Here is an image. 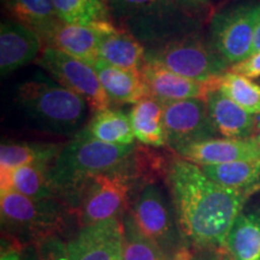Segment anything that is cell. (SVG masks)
<instances>
[{
	"mask_svg": "<svg viewBox=\"0 0 260 260\" xmlns=\"http://www.w3.org/2000/svg\"><path fill=\"white\" fill-rule=\"evenodd\" d=\"M37 260H70L68 245L53 239V235L44 237L37 248Z\"/></svg>",
	"mask_w": 260,
	"mask_h": 260,
	"instance_id": "obj_30",
	"label": "cell"
},
{
	"mask_svg": "<svg viewBox=\"0 0 260 260\" xmlns=\"http://www.w3.org/2000/svg\"><path fill=\"white\" fill-rule=\"evenodd\" d=\"M207 107L217 133L229 139L253 138L256 117L247 112L222 90H213L207 98Z\"/></svg>",
	"mask_w": 260,
	"mask_h": 260,
	"instance_id": "obj_17",
	"label": "cell"
},
{
	"mask_svg": "<svg viewBox=\"0 0 260 260\" xmlns=\"http://www.w3.org/2000/svg\"><path fill=\"white\" fill-rule=\"evenodd\" d=\"M167 182L182 234L200 249L225 246L252 191L220 186L181 157L170 161Z\"/></svg>",
	"mask_w": 260,
	"mask_h": 260,
	"instance_id": "obj_1",
	"label": "cell"
},
{
	"mask_svg": "<svg viewBox=\"0 0 260 260\" xmlns=\"http://www.w3.org/2000/svg\"><path fill=\"white\" fill-rule=\"evenodd\" d=\"M123 220L111 218L82 226L68 245L70 260H123Z\"/></svg>",
	"mask_w": 260,
	"mask_h": 260,
	"instance_id": "obj_13",
	"label": "cell"
},
{
	"mask_svg": "<svg viewBox=\"0 0 260 260\" xmlns=\"http://www.w3.org/2000/svg\"><path fill=\"white\" fill-rule=\"evenodd\" d=\"M135 184L138 182L130 157L121 167L96 175L87 181L69 210L76 213L82 226L118 218L119 214L128 207L129 195Z\"/></svg>",
	"mask_w": 260,
	"mask_h": 260,
	"instance_id": "obj_5",
	"label": "cell"
},
{
	"mask_svg": "<svg viewBox=\"0 0 260 260\" xmlns=\"http://www.w3.org/2000/svg\"><path fill=\"white\" fill-rule=\"evenodd\" d=\"M3 8L12 21L42 34L60 21L52 0H2Z\"/></svg>",
	"mask_w": 260,
	"mask_h": 260,
	"instance_id": "obj_26",
	"label": "cell"
},
{
	"mask_svg": "<svg viewBox=\"0 0 260 260\" xmlns=\"http://www.w3.org/2000/svg\"><path fill=\"white\" fill-rule=\"evenodd\" d=\"M229 71L240 74L248 79H258L260 77V52L240 61V63L232 65L229 68Z\"/></svg>",
	"mask_w": 260,
	"mask_h": 260,
	"instance_id": "obj_31",
	"label": "cell"
},
{
	"mask_svg": "<svg viewBox=\"0 0 260 260\" xmlns=\"http://www.w3.org/2000/svg\"><path fill=\"white\" fill-rule=\"evenodd\" d=\"M105 2H106V3H107V2H109V0H105Z\"/></svg>",
	"mask_w": 260,
	"mask_h": 260,
	"instance_id": "obj_37",
	"label": "cell"
},
{
	"mask_svg": "<svg viewBox=\"0 0 260 260\" xmlns=\"http://www.w3.org/2000/svg\"><path fill=\"white\" fill-rule=\"evenodd\" d=\"M99 59L121 69L141 71L147 60V48L129 31L113 25L100 39Z\"/></svg>",
	"mask_w": 260,
	"mask_h": 260,
	"instance_id": "obj_18",
	"label": "cell"
},
{
	"mask_svg": "<svg viewBox=\"0 0 260 260\" xmlns=\"http://www.w3.org/2000/svg\"><path fill=\"white\" fill-rule=\"evenodd\" d=\"M167 145L177 153L187 146L216 138L217 133L205 100L188 99L164 104Z\"/></svg>",
	"mask_w": 260,
	"mask_h": 260,
	"instance_id": "obj_11",
	"label": "cell"
},
{
	"mask_svg": "<svg viewBox=\"0 0 260 260\" xmlns=\"http://www.w3.org/2000/svg\"><path fill=\"white\" fill-rule=\"evenodd\" d=\"M177 154L199 167L225 164L247 159H260V144L254 138H213L183 147Z\"/></svg>",
	"mask_w": 260,
	"mask_h": 260,
	"instance_id": "obj_16",
	"label": "cell"
},
{
	"mask_svg": "<svg viewBox=\"0 0 260 260\" xmlns=\"http://www.w3.org/2000/svg\"><path fill=\"white\" fill-rule=\"evenodd\" d=\"M107 5L119 28L134 35L147 48L200 29V19L176 0H109Z\"/></svg>",
	"mask_w": 260,
	"mask_h": 260,
	"instance_id": "obj_4",
	"label": "cell"
},
{
	"mask_svg": "<svg viewBox=\"0 0 260 260\" xmlns=\"http://www.w3.org/2000/svg\"><path fill=\"white\" fill-rule=\"evenodd\" d=\"M37 63L58 83L82 96L93 113L110 109L111 100L92 64L47 46L44 47Z\"/></svg>",
	"mask_w": 260,
	"mask_h": 260,
	"instance_id": "obj_8",
	"label": "cell"
},
{
	"mask_svg": "<svg viewBox=\"0 0 260 260\" xmlns=\"http://www.w3.org/2000/svg\"><path fill=\"white\" fill-rule=\"evenodd\" d=\"M0 260H21L19 259V251L15 248L8 249L6 252L2 253V258H0Z\"/></svg>",
	"mask_w": 260,
	"mask_h": 260,
	"instance_id": "obj_34",
	"label": "cell"
},
{
	"mask_svg": "<svg viewBox=\"0 0 260 260\" xmlns=\"http://www.w3.org/2000/svg\"><path fill=\"white\" fill-rule=\"evenodd\" d=\"M129 117L135 139L142 145L155 148L167 145L164 104L154 98H145L133 105Z\"/></svg>",
	"mask_w": 260,
	"mask_h": 260,
	"instance_id": "obj_22",
	"label": "cell"
},
{
	"mask_svg": "<svg viewBox=\"0 0 260 260\" xmlns=\"http://www.w3.org/2000/svg\"><path fill=\"white\" fill-rule=\"evenodd\" d=\"M45 44L38 31L6 19L0 25V73L8 76L40 57Z\"/></svg>",
	"mask_w": 260,
	"mask_h": 260,
	"instance_id": "obj_15",
	"label": "cell"
},
{
	"mask_svg": "<svg viewBox=\"0 0 260 260\" xmlns=\"http://www.w3.org/2000/svg\"><path fill=\"white\" fill-rule=\"evenodd\" d=\"M260 2H245L217 12L210 22V42L232 67L252 54Z\"/></svg>",
	"mask_w": 260,
	"mask_h": 260,
	"instance_id": "obj_7",
	"label": "cell"
},
{
	"mask_svg": "<svg viewBox=\"0 0 260 260\" xmlns=\"http://www.w3.org/2000/svg\"><path fill=\"white\" fill-rule=\"evenodd\" d=\"M193 260H234L233 255L228 251L226 246L201 248L200 253Z\"/></svg>",
	"mask_w": 260,
	"mask_h": 260,
	"instance_id": "obj_33",
	"label": "cell"
},
{
	"mask_svg": "<svg viewBox=\"0 0 260 260\" xmlns=\"http://www.w3.org/2000/svg\"><path fill=\"white\" fill-rule=\"evenodd\" d=\"M112 22L96 25L68 24L59 21L57 24L42 32L45 46L79 58L94 65L99 59V42L103 34L113 27Z\"/></svg>",
	"mask_w": 260,
	"mask_h": 260,
	"instance_id": "obj_14",
	"label": "cell"
},
{
	"mask_svg": "<svg viewBox=\"0 0 260 260\" xmlns=\"http://www.w3.org/2000/svg\"><path fill=\"white\" fill-rule=\"evenodd\" d=\"M253 138H254L260 144V115L256 116V124H255V130H254V134H253Z\"/></svg>",
	"mask_w": 260,
	"mask_h": 260,
	"instance_id": "obj_36",
	"label": "cell"
},
{
	"mask_svg": "<svg viewBox=\"0 0 260 260\" xmlns=\"http://www.w3.org/2000/svg\"><path fill=\"white\" fill-rule=\"evenodd\" d=\"M124 248L123 260H171L157 243L146 237L133 222L129 213L123 218Z\"/></svg>",
	"mask_w": 260,
	"mask_h": 260,
	"instance_id": "obj_29",
	"label": "cell"
},
{
	"mask_svg": "<svg viewBox=\"0 0 260 260\" xmlns=\"http://www.w3.org/2000/svg\"><path fill=\"white\" fill-rule=\"evenodd\" d=\"M15 102L35 126L60 135L77 134L89 110L82 96L45 75L19 84Z\"/></svg>",
	"mask_w": 260,
	"mask_h": 260,
	"instance_id": "obj_2",
	"label": "cell"
},
{
	"mask_svg": "<svg viewBox=\"0 0 260 260\" xmlns=\"http://www.w3.org/2000/svg\"><path fill=\"white\" fill-rule=\"evenodd\" d=\"M0 211L6 226L29 230L40 237L52 236L64 220L63 203L58 199L34 200L14 190L0 193Z\"/></svg>",
	"mask_w": 260,
	"mask_h": 260,
	"instance_id": "obj_10",
	"label": "cell"
},
{
	"mask_svg": "<svg viewBox=\"0 0 260 260\" xmlns=\"http://www.w3.org/2000/svg\"><path fill=\"white\" fill-rule=\"evenodd\" d=\"M207 177L220 186L254 193L260 189V159L200 167Z\"/></svg>",
	"mask_w": 260,
	"mask_h": 260,
	"instance_id": "obj_24",
	"label": "cell"
},
{
	"mask_svg": "<svg viewBox=\"0 0 260 260\" xmlns=\"http://www.w3.org/2000/svg\"><path fill=\"white\" fill-rule=\"evenodd\" d=\"M60 21L68 24L96 25L112 22L105 0H52Z\"/></svg>",
	"mask_w": 260,
	"mask_h": 260,
	"instance_id": "obj_27",
	"label": "cell"
},
{
	"mask_svg": "<svg viewBox=\"0 0 260 260\" xmlns=\"http://www.w3.org/2000/svg\"><path fill=\"white\" fill-rule=\"evenodd\" d=\"M136 145H110L75 136L64 145L50 167V176L57 197L71 206L83 184L103 172L125 164Z\"/></svg>",
	"mask_w": 260,
	"mask_h": 260,
	"instance_id": "obj_3",
	"label": "cell"
},
{
	"mask_svg": "<svg viewBox=\"0 0 260 260\" xmlns=\"http://www.w3.org/2000/svg\"><path fill=\"white\" fill-rule=\"evenodd\" d=\"M63 146L51 142H3L0 146V172L24 165H51Z\"/></svg>",
	"mask_w": 260,
	"mask_h": 260,
	"instance_id": "obj_23",
	"label": "cell"
},
{
	"mask_svg": "<svg viewBox=\"0 0 260 260\" xmlns=\"http://www.w3.org/2000/svg\"><path fill=\"white\" fill-rule=\"evenodd\" d=\"M234 260H260V213H241L226 237Z\"/></svg>",
	"mask_w": 260,
	"mask_h": 260,
	"instance_id": "obj_25",
	"label": "cell"
},
{
	"mask_svg": "<svg viewBox=\"0 0 260 260\" xmlns=\"http://www.w3.org/2000/svg\"><path fill=\"white\" fill-rule=\"evenodd\" d=\"M75 136L96 140L110 145L128 146L135 144V134L129 115L112 109L94 113L88 124L84 125Z\"/></svg>",
	"mask_w": 260,
	"mask_h": 260,
	"instance_id": "obj_21",
	"label": "cell"
},
{
	"mask_svg": "<svg viewBox=\"0 0 260 260\" xmlns=\"http://www.w3.org/2000/svg\"><path fill=\"white\" fill-rule=\"evenodd\" d=\"M260 52V19L258 22V25H256V29H255V35H254V44H253V50H252V54L258 53ZM249 56V57H251Z\"/></svg>",
	"mask_w": 260,
	"mask_h": 260,
	"instance_id": "obj_35",
	"label": "cell"
},
{
	"mask_svg": "<svg viewBox=\"0 0 260 260\" xmlns=\"http://www.w3.org/2000/svg\"><path fill=\"white\" fill-rule=\"evenodd\" d=\"M176 2L189 14L199 19L209 14L213 4V0H176Z\"/></svg>",
	"mask_w": 260,
	"mask_h": 260,
	"instance_id": "obj_32",
	"label": "cell"
},
{
	"mask_svg": "<svg viewBox=\"0 0 260 260\" xmlns=\"http://www.w3.org/2000/svg\"><path fill=\"white\" fill-rule=\"evenodd\" d=\"M147 60L201 82L222 79L230 68L211 42L198 32L147 48Z\"/></svg>",
	"mask_w": 260,
	"mask_h": 260,
	"instance_id": "obj_6",
	"label": "cell"
},
{
	"mask_svg": "<svg viewBox=\"0 0 260 260\" xmlns=\"http://www.w3.org/2000/svg\"><path fill=\"white\" fill-rule=\"evenodd\" d=\"M128 213L146 237L157 243L168 255L175 253L180 258L176 249L178 234L172 211L157 184L141 187Z\"/></svg>",
	"mask_w": 260,
	"mask_h": 260,
	"instance_id": "obj_9",
	"label": "cell"
},
{
	"mask_svg": "<svg viewBox=\"0 0 260 260\" xmlns=\"http://www.w3.org/2000/svg\"><path fill=\"white\" fill-rule=\"evenodd\" d=\"M93 67L111 103L135 105L148 98L141 71L121 69L100 59H98Z\"/></svg>",
	"mask_w": 260,
	"mask_h": 260,
	"instance_id": "obj_19",
	"label": "cell"
},
{
	"mask_svg": "<svg viewBox=\"0 0 260 260\" xmlns=\"http://www.w3.org/2000/svg\"><path fill=\"white\" fill-rule=\"evenodd\" d=\"M141 76L147 88L148 96L154 98L162 104L188 99H200L207 102L213 90L219 89L220 80L194 81L181 76L167 69L155 61L146 60Z\"/></svg>",
	"mask_w": 260,
	"mask_h": 260,
	"instance_id": "obj_12",
	"label": "cell"
},
{
	"mask_svg": "<svg viewBox=\"0 0 260 260\" xmlns=\"http://www.w3.org/2000/svg\"><path fill=\"white\" fill-rule=\"evenodd\" d=\"M219 90L252 115H260V84L228 70L220 80Z\"/></svg>",
	"mask_w": 260,
	"mask_h": 260,
	"instance_id": "obj_28",
	"label": "cell"
},
{
	"mask_svg": "<svg viewBox=\"0 0 260 260\" xmlns=\"http://www.w3.org/2000/svg\"><path fill=\"white\" fill-rule=\"evenodd\" d=\"M51 165H24L0 172L2 191L14 190L34 200L57 199L50 176Z\"/></svg>",
	"mask_w": 260,
	"mask_h": 260,
	"instance_id": "obj_20",
	"label": "cell"
}]
</instances>
